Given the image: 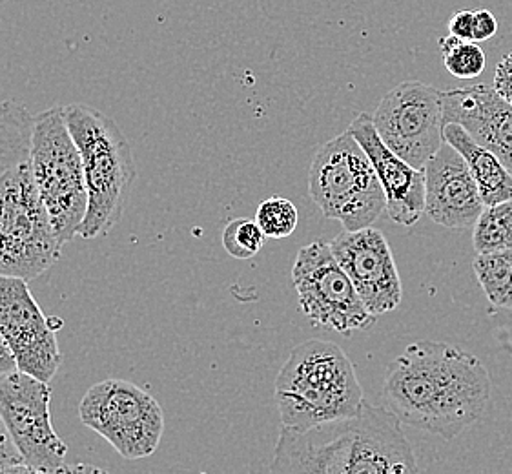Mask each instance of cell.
I'll list each match as a JSON object with an SVG mask.
<instances>
[{
    "instance_id": "obj_7",
    "label": "cell",
    "mask_w": 512,
    "mask_h": 474,
    "mask_svg": "<svg viewBox=\"0 0 512 474\" xmlns=\"http://www.w3.org/2000/svg\"><path fill=\"white\" fill-rule=\"evenodd\" d=\"M61 250L30 161L11 168L0 176V276L39 278L61 258Z\"/></svg>"
},
{
    "instance_id": "obj_20",
    "label": "cell",
    "mask_w": 512,
    "mask_h": 474,
    "mask_svg": "<svg viewBox=\"0 0 512 474\" xmlns=\"http://www.w3.org/2000/svg\"><path fill=\"white\" fill-rule=\"evenodd\" d=\"M472 245L476 254L512 248V199L483 208L474 225Z\"/></svg>"
},
{
    "instance_id": "obj_23",
    "label": "cell",
    "mask_w": 512,
    "mask_h": 474,
    "mask_svg": "<svg viewBox=\"0 0 512 474\" xmlns=\"http://www.w3.org/2000/svg\"><path fill=\"white\" fill-rule=\"evenodd\" d=\"M267 241L265 232L257 225L256 219L239 217L226 225L223 232V247L236 259H250L256 256Z\"/></svg>"
},
{
    "instance_id": "obj_22",
    "label": "cell",
    "mask_w": 512,
    "mask_h": 474,
    "mask_svg": "<svg viewBox=\"0 0 512 474\" xmlns=\"http://www.w3.org/2000/svg\"><path fill=\"white\" fill-rule=\"evenodd\" d=\"M256 221L268 239H285L294 234L299 214L296 205L290 199L274 196L268 197L259 205Z\"/></svg>"
},
{
    "instance_id": "obj_13",
    "label": "cell",
    "mask_w": 512,
    "mask_h": 474,
    "mask_svg": "<svg viewBox=\"0 0 512 474\" xmlns=\"http://www.w3.org/2000/svg\"><path fill=\"white\" fill-rule=\"evenodd\" d=\"M330 248L372 316L398 309L403 298L400 272L379 230H345L330 241Z\"/></svg>"
},
{
    "instance_id": "obj_27",
    "label": "cell",
    "mask_w": 512,
    "mask_h": 474,
    "mask_svg": "<svg viewBox=\"0 0 512 474\" xmlns=\"http://www.w3.org/2000/svg\"><path fill=\"white\" fill-rule=\"evenodd\" d=\"M498 31V21L492 15L491 11L476 10L474 11V42L489 41Z\"/></svg>"
},
{
    "instance_id": "obj_15",
    "label": "cell",
    "mask_w": 512,
    "mask_h": 474,
    "mask_svg": "<svg viewBox=\"0 0 512 474\" xmlns=\"http://www.w3.org/2000/svg\"><path fill=\"white\" fill-rule=\"evenodd\" d=\"M350 134L372 161L387 199V214L401 227H412L425 214V172L394 154L379 137L369 114H359L349 126Z\"/></svg>"
},
{
    "instance_id": "obj_24",
    "label": "cell",
    "mask_w": 512,
    "mask_h": 474,
    "mask_svg": "<svg viewBox=\"0 0 512 474\" xmlns=\"http://www.w3.org/2000/svg\"><path fill=\"white\" fill-rule=\"evenodd\" d=\"M0 473H30L28 465L22 460L21 453L13 444L2 418H0Z\"/></svg>"
},
{
    "instance_id": "obj_2",
    "label": "cell",
    "mask_w": 512,
    "mask_h": 474,
    "mask_svg": "<svg viewBox=\"0 0 512 474\" xmlns=\"http://www.w3.org/2000/svg\"><path fill=\"white\" fill-rule=\"evenodd\" d=\"M416 456L389 407L361 403L350 418L319 423L305 431L281 425L270 473H418Z\"/></svg>"
},
{
    "instance_id": "obj_4",
    "label": "cell",
    "mask_w": 512,
    "mask_h": 474,
    "mask_svg": "<svg viewBox=\"0 0 512 474\" xmlns=\"http://www.w3.org/2000/svg\"><path fill=\"white\" fill-rule=\"evenodd\" d=\"M64 121L79 146L88 188V210L79 236H104L123 217L137 177L134 152L112 117L88 104L62 106Z\"/></svg>"
},
{
    "instance_id": "obj_5",
    "label": "cell",
    "mask_w": 512,
    "mask_h": 474,
    "mask_svg": "<svg viewBox=\"0 0 512 474\" xmlns=\"http://www.w3.org/2000/svg\"><path fill=\"white\" fill-rule=\"evenodd\" d=\"M308 192L323 216L336 219L345 230L372 227L387 212L376 168L349 130L325 143L314 155Z\"/></svg>"
},
{
    "instance_id": "obj_19",
    "label": "cell",
    "mask_w": 512,
    "mask_h": 474,
    "mask_svg": "<svg viewBox=\"0 0 512 474\" xmlns=\"http://www.w3.org/2000/svg\"><path fill=\"white\" fill-rule=\"evenodd\" d=\"M472 268L492 305L512 310V248L478 254Z\"/></svg>"
},
{
    "instance_id": "obj_8",
    "label": "cell",
    "mask_w": 512,
    "mask_h": 474,
    "mask_svg": "<svg viewBox=\"0 0 512 474\" xmlns=\"http://www.w3.org/2000/svg\"><path fill=\"white\" fill-rule=\"evenodd\" d=\"M79 416L126 460L154 454L163 438L161 405L150 392L126 380L95 383L82 398Z\"/></svg>"
},
{
    "instance_id": "obj_28",
    "label": "cell",
    "mask_w": 512,
    "mask_h": 474,
    "mask_svg": "<svg viewBox=\"0 0 512 474\" xmlns=\"http://www.w3.org/2000/svg\"><path fill=\"white\" fill-rule=\"evenodd\" d=\"M19 371L15 356L11 352L10 345L2 338L0 334V380H4L11 372Z\"/></svg>"
},
{
    "instance_id": "obj_3",
    "label": "cell",
    "mask_w": 512,
    "mask_h": 474,
    "mask_svg": "<svg viewBox=\"0 0 512 474\" xmlns=\"http://www.w3.org/2000/svg\"><path fill=\"white\" fill-rule=\"evenodd\" d=\"M363 389L347 352L332 341L296 347L276 378L281 423L305 431L359 413Z\"/></svg>"
},
{
    "instance_id": "obj_11",
    "label": "cell",
    "mask_w": 512,
    "mask_h": 474,
    "mask_svg": "<svg viewBox=\"0 0 512 474\" xmlns=\"http://www.w3.org/2000/svg\"><path fill=\"white\" fill-rule=\"evenodd\" d=\"M372 121L394 154L423 170L445 143L443 92L420 81L398 84L381 99Z\"/></svg>"
},
{
    "instance_id": "obj_1",
    "label": "cell",
    "mask_w": 512,
    "mask_h": 474,
    "mask_svg": "<svg viewBox=\"0 0 512 474\" xmlns=\"http://www.w3.org/2000/svg\"><path fill=\"white\" fill-rule=\"evenodd\" d=\"M383 400L401 423L454 440L482 418L491 400V376L469 352L418 341L387 367Z\"/></svg>"
},
{
    "instance_id": "obj_12",
    "label": "cell",
    "mask_w": 512,
    "mask_h": 474,
    "mask_svg": "<svg viewBox=\"0 0 512 474\" xmlns=\"http://www.w3.org/2000/svg\"><path fill=\"white\" fill-rule=\"evenodd\" d=\"M59 327L61 320L44 316L26 279L0 276V334L10 345L19 371L52 382L62 363Z\"/></svg>"
},
{
    "instance_id": "obj_29",
    "label": "cell",
    "mask_w": 512,
    "mask_h": 474,
    "mask_svg": "<svg viewBox=\"0 0 512 474\" xmlns=\"http://www.w3.org/2000/svg\"><path fill=\"white\" fill-rule=\"evenodd\" d=\"M4 2H8V0H0V4H4Z\"/></svg>"
},
{
    "instance_id": "obj_9",
    "label": "cell",
    "mask_w": 512,
    "mask_h": 474,
    "mask_svg": "<svg viewBox=\"0 0 512 474\" xmlns=\"http://www.w3.org/2000/svg\"><path fill=\"white\" fill-rule=\"evenodd\" d=\"M48 383L21 371L0 380V418L30 473L99 471L88 465L66 464L68 447L55 433Z\"/></svg>"
},
{
    "instance_id": "obj_25",
    "label": "cell",
    "mask_w": 512,
    "mask_h": 474,
    "mask_svg": "<svg viewBox=\"0 0 512 474\" xmlns=\"http://www.w3.org/2000/svg\"><path fill=\"white\" fill-rule=\"evenodd\" d=\"M492 88L496 90V93L502 97L505 103L512 106V53L498 62Z\"/></svg>"
},
{
    "instance_id": "obj_14",
    "label": "cell",
    "mask_w": 512,
    "mask_h": 474,
    "mask_svg": "<svg viewBox=\"0 0 512 474\" xmlns=\"http://www.w3.org/2000/svg\"><path fill=\"white\" fill-rule=\"evenodd\" d=\"M423 172L425 214L441 227H474L485 205L463 155L445 141Z\"/></svg>"
},
{
    "instance_id": "obj_16",
    "label": "cell",
    "mask_w": 512,
    "mask_h": 474,
    "mask_svg": "<svg viewBox=\"0 0 512 474\" xmlns=\"http://www.w3.org/2000/svg\"><path fill=\"white\" fill-rule=\"evenodd\" d=\"M445 124L458 123L472 139L502 159L512 174V106L492 86L476 84L443 92Z\"/></svg>"
},
{
    "instance_id": "obj_6",
    "label": "cell",
    "mask_w": 512,
    "mask_h": 474,
    "mask_svg": "<svg viewBox=\"0 0 512 474\" xmlns=\"http://www.w3.org/2000/svg\"><path fill=\"white\" fill-rule=\"evenodd\" d=\"M30 166L61 245L79 236L88 210V188L79 146L64 121L62 106L35 115Z\"/></svg>"
},
{
    "instance_id": "obj_10",
    "label": "cell",
    "mask_w": 512,
    "mask_h": 474,
    "mask_svg": "<svg viewBox=\"0 0 512 474\" xmlns=\"http://www.w3.org/2000/svg\"><path fill=\"white\" fill-rule=\"evenodd\" d=\"M299 309L314 325L350 336L369 329L374 318L359 298L330 243L316 239L301 248L292 268Z\"/></svg>"
},
{
    "instance_id": "obj_21",
    "label": "cell",
    "mask_w": 512,
    "mask_h": 474,
    "mask_svg": "<svg viewBox=\"0 0 512 474\" xmlns=\"http://www.w3.org/2000/svg\"><path fill=\"white\" fill-rule=\"evenodd\" d=\"M441 59L445 70L456 79L471 81L482 75L487 66V57L478 42L463 41L454 35L440 41Z\"/></svg>"
},
{
    "instance_id": "obj_26",
    "label": "cell",
    "mask_w": 512,
    "mask_h": 474,
    "mask_svg": "<svg viewBox=\"0 0 512 474\" xmlns=\"http://www.w3.org/2000/svg\"><path fill=\"white\" fill-rule=\"evenodd\" d=\"M449 33L463 41H474V11H456L449 21Z\"/></svg>"
},
{
    "instance_id": "obj_17",
    "label": "cell",
    "mask_w": 512,
    "mask_h": 474,
    "mask_svg": "<svg viewBox=\"0 0 512 474\" xmlns=\"http://www.w3.org/2000/svg\"><path fill=\"white\" fill-rule=\"evenodd\" d=\"M443 135L445 141L454 146L467 161L472 177L480 188V196L485 207L512 199V174L498 155L478 145L461 124H445Z\"/></svg>"
},
{
    "instance_id": "obj_18",
    "label": "cell",
    "mask_w": 512,
    "mask_h": 474,
    "mask_svg": "<svg viewBox=\"0 0 512 474\" xmlns=\"http://www.w3.org/2000/svg\"><path fill=\"white\" fill-rule=\"evenodd\" d=\"M35 115L13 101H0V176L30 161Z\"/></svg>"
}]
</instances>
